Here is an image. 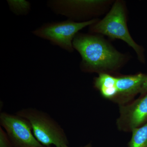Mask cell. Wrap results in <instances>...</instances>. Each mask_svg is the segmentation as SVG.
<instances>
[{
	"instance_id": "obj_1",
	"label": "cell",
	"mask_w": 147,
	"mask_h": 147,
	"mask_svg": "<svg viewBox=\"0 0 147 147\" xmlns=\"http://www.w3.org/2000/svg\"><path fill=\"white\" fill-rule=\"evenodd\" d=\"M73 46L82 58L81 70L87 73H117L122 67L126 57L96 34L78 33L74 38Z\"/></svg>"
},
{
	"instance_id": "obj_2",
	"label": "cell",
	"mask_w": 147,
	"mask_h": 147,
	"mask_svg": "<svg viewBox=\"0 0 147 147\" xmlns=\"http://www.w3.org/2000/svg\"><path fill=\"white\" fill-rule=\"evenodd\" d=\"M92 33L104 35L113 39L121 40L134 49L138 59L145 63L144 49L132 38L127 24L126 9L123 1H117L103 19L90 26Z\"/></svg>"
},
{
	"instance_id": "obj_5",
	"label": "cell",
	"mask_w": 147,
	"mask_h": 147,
	"mask_svg": "<svg viewBox=\"0 0 147 147\" xmlns=\"http://www.w3.org/2000/svg\"><path fill=\"white\" fill-rule=\"evenodd\" d=\"M111 3L103 0H49L46 5L57 15L75 22H84L95 19Z\"/></svg>"
},
{
	"instance_id": "obj_9",
	"label": "cell",
	"mask_w": 147,
	"mask_h": 147,
	"mask_svg": "<svg viewBox=\"0 0 147 147\" xmlns=\"http://www.w3.org/2000/svg\"><path fill=\"white\" fill-rule=\"evenodd\" d=\"M94 86L102 97L114 102L117 95L116 76L100 74L94 80Z\"/></svg>"
},
{
	"instance_id": "obj_6",
	"label": "cell",
	"mask_w": 147,
	"mask_h": 147,
	"mask_svg": "<svg viewBox=\"0 0 147 147\" xmlns=\"http://www.w3.org/2000/svg\"><path fill=\"white\" fill-rule=\"evenodd\" d=\"M0 124L5 130L14 147H45L35 138L30 124L17 114L4 112L0 115Z\"/></svg>"
},
{
	"instance_id": "obj_8",
	"label": "cell",
	"mask_w": 147,
	"mask_h": 147,
	"mask_svg": "<svg viewBox=\"0 0 147 147\" xmlns=\"http://www.w3.org/2000/svg\"><path fill=\"white\" fill-rule=\"evenodd\" d=\"M116 76L117 95L114 102L120 105L131 102L137 94H140L147 74L139 72Z\"/></svg>"
},
{
	"instance_id": "obj_12",
	"label": "cell",
	"mask_w": 147,
	"mask_h": 147,
	"mask_svg": "<svg viewBox=\"0 0 147 147\" xmlns=\"http://www.w3.org/2000/svg\"><path fill=\"white\" fill-rule=\"evenodd\" d=\"M0 147H14L5 131L0 127Z\"/></svg>"
},
{
	"instance_id": "obj_4",
	"label": "cell",
	"mask_w": 147,
	"mask_h": 147,
	"mask_svg": "<svg viewBox=\"0 0 147 147\" xmlns=\"http://www.w3.org/2000/svg\"><path fill=\"white\" fill-rule=\"evenodd\" d=\"M98 21L95 18L84 22H76L71 20L45 23L32 31L37 37L50 41L51 44L58 46L69 53H72L74 38L79 31L90 26Z\"/></svg>"
},
{
	"instance_id": "obj_14",
	"label": "cell",
	"mask_w": 147,
	"mask_h": 147,
	"mask_svg": "<svg viewBox=\"0 0 147 147\" xmlns=\"http://www.w3.org/2000/svg\"><path fill=\"white\" fill-rule=\"evenodd\" d=\"M92 144L91 143H89V144H88L86 145V146H84L82 147H92ZM63 147H69L68 146V145H65Z\"/></svg>"
},
{
	"instance_id": "obj_10",
	"label": "cell",
	"mask_w": 147,
	"mask_h": 147,
	"mask_svg": "<svg viewBox=\"0 0 147 147\" xmlns=\"http://www.w3.org/2000/svg\"><path fill=\"white\" fill-rule=\"evenodd\" d=\"M128 147H147V123L131 131Z\"/></svg>"
},
{
	"instance_id": "obj_11",
	"label": "cell",
	"mask_w": 147,
	"mask_h": 147,
	"mask_svg": "<svg viewBox=\"0 0 147 147\" xmlns=\"http://www.w3.org/2000/svg\"><path fill=\"white\" fill-rule=\"evenodd\" d=\"M7 2L11 11L16 16H26L31 10L30 3L26 0H7Z\"/></svg>"
},
{
	"instance_id": "obj_13",
	"label": "cell",
	"mask_w": 147,
	"mask_h": 147,
	"mask_svg": "<svg viewBox=\"0 0 147 147\" xmlns=\"http://www.w3.org/2000/svg\"><path fill=\"white\" fill-rule=\"evenodd\" d=\"M147 94V77L146 79V81L143 85L142 91H141V93H140V96L144 95Z\"/></svg>"
},
{
	"instance_id": "obj_7",
	"label": "cell",
	"mask_w": 147,
	"mask_h": 147,
	"mask_svg": "<svg viewBox=\"0 0 147 147\" xmlns=\"http://www.w3.org/2000/svg\"><path fill=\"white\" fill-rule=\"evenodd\" d=\"M119 106V116L116 121L119 130L131 132L147 123V94Z\"/></svg>"
},
{
	"instance_id": "obj_15",
	"label": "cell",
	"mask_w": 147,
	"mask_h": 147,
	"mask_svg": "<svg viewBox=\"0 0 147 147\" xmlns=\"http://www.w3.org/2000/svg\"><path fill=\"white\" fill-rule=\"evenodd\" d=\"M45 147H53L52 146H48Z\"/></svg>"
},
{
	"instance_id": "obj_3",
	"label": "cell",
	"mask_w": 147,
	"mask_h": 147,
	"mask_svg": "<svg viewBox=\"0 0 147 147\" xmlns=\"http://www.w3.org/2000/svg\"><path fill=\"white\" fill-rule=\"evenodd\" d=\"M16 114L28 121L35 137L44 146L63 147L69 144L63 129L47 113L29 108L19 110Z\"/></svg>"
}]
</instances>
